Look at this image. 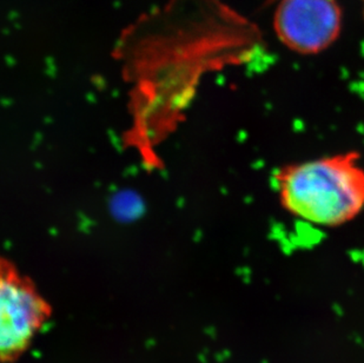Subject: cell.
Returning <instances> with one entry per match:
<instances>
[{
    "label": "cell",
    "instance_id": "cell-1",
    "mask_svg": "<svg viewBox=\"0 0 364 363\" xmlns=\"http://www.w3.org/2000/svg\"><path fill=\"white\" fill-rule=\"evenodd\" d=\"M275 183L283 209L316 226H343L364 210V168L356 151L285 165Z\"/></svg>",
    "mask_w": 364,
    "mask_h": 363
},
{
    "label": "cell",
    "instance_id": "cell-2",
    "mask_svg": "<svg viewBox=\"0 0 364 363\" xmlns=\"http://www.w3.org/2000/svg\"><path fill=\"white\" fill-rule=\"evenodd\" d=\"M48 316V305L35 287L11 268H4L0 285L1 361L18 360Z\"/></svg>",
    "mask_w": 364,
    "mask_h": 363
},
{
    "label": "cell",
    "instance_id": "cell-3",
    "mask_svg": "<svg viewBox=\"0 0 364 363\" xmlns=\"http://www.w3.org/2000/svg\"><path fill=\"white\" fill-rule=\"evenodd\" d=\"M340 7L335 0H282L275 30L294 51L314 55L329 48L340 35Z\"/></svg>",
    "mask_w": 364,
    "mask_h": 363
},
{
    "label": "cell",
    "instance_id": "cell-4",
    "mask_svg": "<svg viewBox=\"0 0 364 363\" xmlns=\"http://www.w3.org/2000/svg\"><path fill=\"white\" fill-rule=\"evenodd\" d=\"M112 209H114V215L119 219H131L136 214L139 213L141 201L137 197H134V194L123 192L114 199Z\"/></svg>",
    "mask_w": 364,
    "mask_h": 363
}]
</instances>
